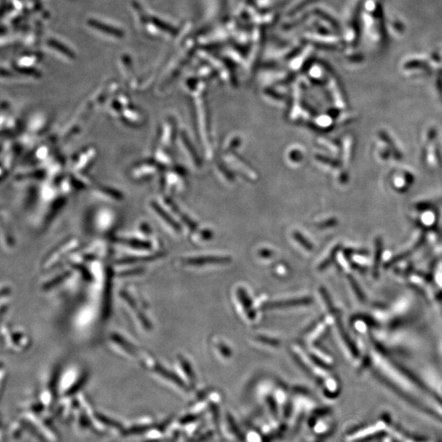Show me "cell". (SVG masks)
<instances>
[{"instance_id": "cell-1", "label": "cell", "mask_w": 442, "mask_h": 442, "mask_svg": "<svg viewBox=\"0 0 442 442\" xmlns=\"http://www.w3.org/2000/svg\"><path fill=\"white\" fill-rule=\"evenodd\" d=\"M312 303L313 299L311 297H298V298L284 300V301L267 302L261 306V310H280V309H286V308L295 307V306H309Z\"/></svg>"}, {"instance_id": "cell-2", "label": "cell", "mask_w": 442, "mask_h": 442, "mask_svg": "<svg viewBox=\"0 0 442 442\" xmlns=\"http://www.w3.org/2000/svg\"><path fill=\"white\" fill-rule=\"evenodd\" d=\"M231 262V258L227 256H201V257L189 258L185 260V264L194 266L206 265V264H226Z\"/></svg>"}, {"instance_id": "cell-3", "label": "cell", "mask_w": 442, "mask_h": 442, "mask_svg": "<svg viewBox=\"0 0 442 442\" xmlns=\"http://www.w3.org/2000/svg\"><path fill=\"white\" fill-rule=\"evenodd\" d=\"M237 295H238V298L240 301L241 305L243 306V310L247 314V318L252 319V320L256 319V311L254 309L252 299H251L248 293H247V291L242 289V288H239L237 291Z\"/></svg>"}, {"instance_id": "cell-4", "label": "cell", "mask_w": 442, "mask_h": 442, "mask_svg": "<svg viewBox=\"0 0 442 442\" xmlns=\"http://www.w3.org/2000/svg\"><path fill=\"white\" fill-rule=\"evenodd\" d=\"M88 23L93 28L106 33L107 35L118 37V38L123 36V32L121 30H119V29L114 28V27H112V26L104 24V23H102V22H97L95 20H89Z\"/></svg>"}, {"instance_id": "cell-5", "label": "cell", "mask_w": 442, "mask_h": 442, "mask_svg": "<svg viewBox=\"0 0 442 442\" xmlns=\"http://www.w3.org/2000/svg\"><path fill=\"white\" fill-rule=\"evenodd\" d=\"M157 370L159 371V373L162 375V376L167 377L168 379L172 380V381H173L175 383L178 384V385H180L181 388H186V386H185V384H184L182 379H181L180 377H178L177 375L172 373V372H170V371L167 370V369H165L164 368H161L160 366H158Z\"/></svg>"}, {"instance_id": "cell-6", "label": "cell", "mask_w": 442, "mask_h": 442, "mask_svg": "<svg viewBox=\"0 0 442 442\" xmlns=\"http://www.w3.org/2000/svg\"><path fill=\"white\" fill-rule=\"evenodd\" d=\"M48 44H49L51 47H52V48L59 51V52H61L63 54L68 56V58H73V52H72L69 48H67L66 46L62 44L61 43L56 41L55 39H50V40H48Z\"/></svg>"}, {"instance_id": "cell-7", "label": "cell", "mask_w": 442, "mask_h": 442, "mask_svg": "<svg viewBox=\"0 0 442 442\" xmlns=\"http://www.w3.org/2000/svg\"><path fill=\"white\" fill-rule=\"evenodd\" d=\"M122 243L129 246V247L139 248V249H147L150 247V244L148 243L143 242V241L137 240V239H124Z\"/></svg>"}, {"instance_id": "cell-8", "label": "cell", "mask_w": 442, "mask_h": 442, "mask_svg": "<svg viewBox=\"0 0 442 442\" xmlns=\"http://www.w3.org/2000/svg\"><path fill=\"white\" fill-rule=\"evenodd\" d=\"M180 361L183 369H184V372H185V373H186L187 376H188V377L190 379V381H195V374H194V372H193V368H192V366H191V364H189V361H188L186 359H184V358L183 357H180Z\"/></svg>"}, {"instance_id": "cell-9", "label": "cell", "mask_w": 442, "mask_h": 442, "mask_svg": "<svg viewBox=\"0 0 442 442\" xmlns=\"http://www.w3.org/2000/svg\"><path fill=\"white\" fill-rule=\"evenodd\" d=\"M256 340H257L259 343H263V344L269 345V346L273 347H279L280 345V342L278 340V339L269 338V337L257 336L256 337Z\"/></svg>"}, {"instance_id": "cell-10", "label": "cell", "mask_w": 442, "mask_h": 442, "mask_svg": "<svg viewBox=\"0 0 442 442\" xmlns=\"http://www.w3.org/2000/svg\"><path fill=\"white\" fill-rule=\"evenodd\" d=\"M294 238L297 239V242H298V243H299L300 244L305 248V249L307 250V251H312V245L310 244V242H309L307 239L304 238L303 235H301V234H298V233H296V234H294Z\"/></svg>"}, {"instance_id": "cell-11", "label": "cell", "mask_w": 442, "mask_h": 442, "mask_svg": "<svg viewBox=\"0 0 442 442\" xmlns=\"http://www.w3.org/2000/svg\"><path fill=\"white\" fill-rule=\"evenodd\" d=\"M310 358L311 361L319 368H323V369H329V365L326 364L325 362H323V360H320L318 356H314V354H310Z\"/></svg>"}, {"instance_id": "cell-12", "label": "cell", "mask_w": 442, "mask_h": 442, "mask_svg": "<svg viewBox=\"0 0 442 442\" xmlns=\"http://www.w3.org/2000/svg\"><path fill=\"white\" fill-rule=\"evenodd\" d=\"M293 359H294L295 361H296V363H297V365H298L300 368H301V369H302L306 374L311 375V373H311L310 368L306 366L305 363L301 360V358L297 356V354L293 353Z\"/></svg>"}, {"instance_id": "cell-13", "label": "cell", "mask_w": 442, "mask_h": 442, "mask_svg": "<svg viewBox=\"0 0 442 442\" xmlns=\"http://www.w3.org/2000/svg\"><path fill=\"white\" fill-rule=\"evenodd\" d=\"M218 348H219L220 353L222 354L224 356H226V357H230V356H231V354H232L231 350H230L226 345L223 344V343H220V344H219V346H218Z\"/></svg>"}]
</instances>
